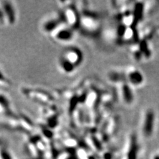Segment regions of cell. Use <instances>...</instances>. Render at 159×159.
<instances>
[{"label":"cell","mask_w":159,"mask_h":159,"mask_svg":"<svg viewBox=\"0 0 159 159\" xmlns=\"http://www.w3.org/2000/svg\"><path fill=\"white\" fill-rule=\"evenodd\" d=\"M79 12L80 13L79 29L89 36L96 34L99 28V15L84 9L79 11Z\"/></svg>","instance_id":"cell-1"},{"label":"cell","mask_w":159,"mask_h":159,"mask_svg":"<svg viewBox=\"0 0 159 159\" xmlns=\"http://www.w3.org/2000/svg\"><path fill=\"white\" fill-rule=\"evenodd\" d=\"M60 13H61L65 23L67 25L74 31L79 29L80 13L76 6L72 4V5L62 8V12Z\"/></svg>","instance_id":"cell-2"},{"label":"cell","mask_w":159,"mask_h":159,"mask_svg":"<svg viewBox=\"0 0 159 159\" xmlns=\"http://www.w3.org/2000/svg\"><path fill=\"white\" fill-rule=\"evenodd\" d=\"M60 56L72 64L76 68L81 66L84 59L82 50L76 46H67L62 50Z\"/></svg>","instance_id":"cell-3"},{"label":"cell","mask_w":159,"mask_h":159,"mask_svg":"<svg viewBox=\"0 0 159 159\" xmlns=\"http://www.w3.org/2000/svg\"><path fill=\"white\" fill-rule=\"evenodd\" d=\"M50 37L59 42H68L71 41L75 36V31L66 23L62 24L50 35Z\"/></svg>","instance_id":"cell-4"},{"label":"cell","mask_w":159,"mask_h":159,"mask_svg":"<svg viewBox=\"0 0 159 159\" xmlns=\"http://www.w3.org/2000/svg\"><path fill=\"white\" fill-rule=\"evenodd\" d=\"M64 23H65V22L62 18L61 13H60L59 17H50L44 20L43 23H42V29L44 33H47L50 35L54 31H55Z\"/></svg>","instance_id":"cell-5"},{"label":"cell","mask_w":159,"mask_h":159,"mask_svg":"<svg viewBox=\"0 0 159 159\" xmlns=\"http://www.w3.org/2000/svg\"><path fill=\"white\" fill-rule=\"evenodd\" d=\"M0 8L3 13L5 23L13 25L16 21V12L12 2L0 1Z\"/></svg>","instance_id":"cell-6"},{"label":"cell","mask_w":159,"mask_h":159,"mask_svg":"<svg viewBox=\"0 0 159 159\" xmlns=\"http://www.w3.org/2000/svg\"><path fill=\"white\" fill-rule=\"evenodd\" d=\"M58 65H59L60 70L63 73L66 74H70L73 73L76 70V68L72 64H71L70 62L61 57V56H60L59 60H58Z\"/></svg>","instance_id":"cell-7"},{"label":"cell","mask_w":159,"mask_h":159,"mask_svg":"<svg viewBox=\"0 0 159 159\" xmlns=\"http://www.w3.org/2000/svg\"><path fill=\"white\" fill-rule=\"evenodd\" d=\"M153 121H154V115L153 112L149 111L148 112L146 116V119H145V133L147 135H149L151 134L152 130H153Z\"/></svg>","instance_id":"cell-8"},{"label":"cell","mask_w":159,"mask_h":159,"mask_svg":"<svg viewBox=\"0 0 159 159\" xmlns=\"http://www.w3.org/2000/svg\"><path fill=\"white\" fill-rule=\"evenodd\" d=\"M11 86H12V82L4 76L3 74L1 72V71L0 70V86L7 88V87H10Z\"/></svg>","instance_id":"cell-9"},{"label":"cell","mask_w":159,"mask_h":159,"mask_svg":"<svg viewBox=\"0 0 159 159\" xmlns=\"http://www.w3.org/2000/svg\"><path fill=\"white\" fill-rule=\"evenodd\" d=\"M124 98L125 100H126L127 102H131L132 100V96H131V90L129 87L125 86L124 88Z\"/></svg>","instance_id":"cell-10"},{"label":"cell","mask_w":159,"mask_h":159,"mask_svg":"<svg viewBox=\"0 0 159 159\" xmlns=\"http://www.w3.org/2000/svg\"><path fill=\"white\" fill-rule=\"evenodd\" d=\"M131 80L132 82L139 83L142 81V76L139 72H135L131 74Z\"/></svg>","instance_id":"cell-11"},{"label":"cell","mask_w":159,"mask_h":159,"mask_svg":"<svg viewBox=\"0 0 159 159\" xmlns=\"http://www.w3.org/2000/svg\"><path fill=\"white\" fill-rule=\"evenodd\" d=\"M131 148V151L129 152V159H135L136 158V147L135 143H133Z\"/></svg>","instance_id":"cell-12"},{"label":"cell","mask_w":159,"mask_h":159,"mask_svg":"<svg viewBox=\"0 0 159 159\" xmlns=\"http://www.w3.org/2000/svg\"><path fill=\"white\" fill-rule=\"evenodd\" d=\"M5 23V19H4L3 13L2 12L1 8H0V23Z\"/></svg>","instance_id":"cell-13"}]
</instances>
